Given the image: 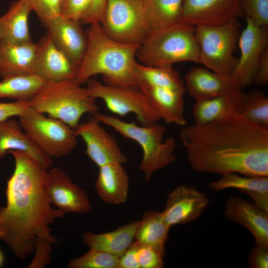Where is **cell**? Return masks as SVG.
<instances>
[{"label": "cell", "instance_id": "1", "mask_svg": "<svg viewBox=\"0 0 268 268\" xmlns=\"http://www.w3.org/2000/svg\"><path fill=\"white\" fill-rule=\"evenodd\" d=\"M8 153L15 167L6 183V204L0 207V241L20 260L34 253L28 268H44L50 263L53 246L58 243L50 226L66 213L51 203L48 169L24 152Z\"/></svg>", "mask_w": 268, "mask_h": 268}, {"label": "cell", "instance_id": "2", "mask_svg": "<svg viewBox=\"0 0 268 268\" xmlns=\"http://www.w3.org/2000/svg\"><path fill=\"white\" fill-rule=\"evenodd\" d=\"M180 139L195 171L268 176V127L240 116L185 126Z\"/></svg>", "mask_w": 268, "mask_h": 268}, {"label": "cell", "instance_id": "3", "mask_svg": "<svg viewBox=\"0 0 268 268\" xmlns=\"http://www.w3.org/2000/svg\"><path fill=\"white\" fill-rule=\"evenodd\" d=\"M86 32L87 46L75 80L82 84L93 76L101 74L106 84L136 87L134 71L139 46L112 39L100 23L90 24Z\"/></svg>", "mask_w": 268, "mask_h": 268}, {"label": "cell", "instance_id": "4", "mask_svg": "<svg viewBox=\"0 0 268 268\" xmlns=\"http://www.w3.org/2000/svg\"><path fill=\"white\" fill-rule=\"evenodd\" d=\"M199 56L196 27L179 22L151 30L139 46L136 59L145 66L170 67L180 62L199 63Z\"/></svg>", "mask_w": 268, "mask_h": 268}, {"label": "cell", "instance_id": "5", "mask_svg": "<svg viewBox=\"0 0 268 268\" xmlns=\"http://www.w3.org/2000/svg\"><path fill=\"white\" fill-rule=\"evenodd\" d=\"M92 116L101 123L111 127L126 138L139 145L143 151L139 170L147 182L154 173L175 161L176 140L173 137L164 139L166 132L164 126L158 123L149 126H138L134 122H125L99 112Z\"/></svg>", "mask_w": 268, "mask_h": 268}, {"label": "cell", "instance_id": "6", "mask_svg": "<svg viewBox=\"0 0 268 268\" xmlns=\"http://www.w3.org/2000/svg\"><path fill=\"white\" fill-rule=\"evenodd\" d=\"M29 103L36 111L47 114L73 130L79 125L83 115L86 113L93 115L99 112L96 99L75 79L46 82L29 100Z\"/></svg>", "mask_w": 268, "mask_h": 268}, {"label": "cell", "instance_id": "7", "mask_svg": "<svg viewBox=\"0 0 268 268\" xmlns=\"http://www.w3.org/2000/svg\"><path fill=\"white\" fill-rule=\"evenodd\" d=\"M238 19L219 25L196 26L199 63L217 73L231 76L238 60L234 55L240 32Z\"/></svg>", "mask_w": 268, "mask_h": 268}, {"label": "cell", "instance_id": "8", "mask_svg": "<svg viewBox=\"0 0 268 268\" xmlns=\"http://www.w3.org/2000/svg\"><path fill=\"white\" fill-rule=\"evenodd\" d=\"M19 118L24 132L50 157L66 156L75 148L74 130L63 122L47 117L30 106Z\"/></svg>", "mask_w": 268, "mask_h": 268}, {"label": "cell", "instance_id": "9", "mask_svg": "<svg viewBox=\"0 0 268 268\" xmlns=\"http://www.w3.org/2000/svg\"><path fill=\"white\" fill-rule=\"evenodd\" d=\"M100 24L112 39L139 46L151 31L142 0H107Z\"/></svg>", "mask_w": 268, "mask_h": 268}, {"label": "cell", "instance_id": "10", "mask_svg": "<svg viewBox=\"0 0 268 268\" xmlns=\"http://www.w3.org/2000/svg\"><path fill=\"white\" fill-rule=\"evenodd\" d=\"M85 83L89 94L102 99L113 114L123 117L133 113L143 126L151 125L161 120L147 97L137 87L110 85L93 78Z\"/></svg>", "mask_w": 268, "mask_h": 268}, {"label": "cell", "instance_id": "11", "mask_svg": "<svg viewBox=\"0 0 268 268\" xmlns=\"http://www.w3.org/2000/svg\"><path fill=\"white\" fill-rule=\"evenodd\" d=\"M246 22L238 42L240 56L231 74L241 89L253 83L261 57L268 47V27L259 26L248 18Z\"/></svg>", "mask_w": 268, "mask_h": 268}, {"label": "cell", "instance_id": "12", "mask_svg": "<svg viewBox=\"0 0 268 268\" xmlns=\"http://www.w3.org/2000/svg\"><path fill=\"white\" fill-rule=\"evenodd\" d=\"M74 132L77 137L82 138L86 154L98 167L111 163L123 164L128 160L115 137L107 132L93 116L80 123Z\"/></svg>", "mask_w": 268, "mask_h": 268}, {"label": "cell", "instance_id": "13", "mask_svg": "<svg viewBox=\"0 0 268 268\" xmlns=\"http://www.w3.org/2000/svg\"><path fill=\"white\" fill-rule=\"evenodd\" d=\"M243 16L240 0H183L180 22L219 25Z\"/></svg>", "mask_w": 268, "mask_h": 268}, {"label": "cell", "instance_id": "14", "mask_svg": "<svg viewBox=\"0 0 268 268\" xmlns=\"http://www.w3.org/2000/svg\"><path fill=\"white\" fill-rule=\"evenodd\" d=\"M77 68L47 34L36 43L33 74L46 82L74 79Z\"/></svg>", "mask_w": 268, "mask_h": 268}, {"label": "cell", "instance_id": "15", "mask_svg": "<svg viewBox=\"0 0 268 268\" xmlns=\"http://www.w3.org/2000/svg\"><path fill=\"white\" fill-rule=\"evenodd\" d=\"M209 202L206 195L196 187L179 185L168 194L162 215L170 227L187 224L198 218Z\"/></svg>", "mask_w": 268, "mask_h": 268}, {"label": "cell", "instance_id": "16", "mask_svg": "<svg viewBox=\"0 0 268 268\" xmlns=\"http://www.w3.org/2000/svg\"><path fill=\"white\" fill-rule=\"evenodd\" d=\"M47 189L51 203L56 208L66 213H86L92 210L87 194L59 168L48 171Z\"/></svg>", "mask_w": 268, "mask_h": 268}, {"label": "cell", "instance_id": "17", "mask_svg": "<svg viewBox=\"0 0 268 268\" xmlns=\"http://www.w3.org/2000/svg\"><path fill=\"white\" fill-rule=\"evenodd\" d=\"M46 27L47 34L78 67L88 43L86 32L83 30L80 23L60 15L50 21Z\"/></svg>", "mask_w": 268, "mask_h": 268}, {"label": "cell", "instance_id": "18", "mask_svg": "<svg viewBox=\"0 0 268 268\" xmlns=\"http://www.w3.org/2000/svg\"><path fill=\"white\" fill-rule=\"evenodd\" d=\"M184 83L190 96L195 101L242 91L232 76L201 67L191 69L185 76Z\"/></svg>", "mask_w": 268, "mask_h": 268}, {"label": "cell", "instance_id": "19", "mask_svg": "<svg viewBox=\"0 0 268 268\" xmlns=\"http://www.w3.org/2000/svg\"><path fill=\"white\" fill-rule=\"evenodd\" d=\"M224 215L247 228L256 244L268 246V212L254 203L231 196L226 202Z\"/></svg>", "mask_w": 268, "mask_h": 268}, {"label": "cell", "instance_id": "20", "mask_svg": "<svg viewBox=\"0 0 268 268\" xmlns=\"http://www.w3.org/2000/svg\"><path fill=\"white\" fill-rule=\"evenodd\" d=\"M147 97L162 119L167 123L185 126L184 96L186 91L145 84L137 86Z\"/></svg>", "mask_w": 268, "mask_h": 268}, {"label": "cell", "instance_id": "21", "mask_svg": "<svg viewBox=\"0 0 268 268\" xmlns=\"http://www.w3.org/2000/svg\"><path fill=\"white\" fill-rule=\"evenodd\" d=\"M22 130L19 122L13 119L0 124V159L5 157L9 151H21L31 156L49 169L53 163L52 158L46 154Z\"/></svg>", "mask_w": 268, "mask_h": 268}, {"label": "cell", "instance_id": "22", "mask_svg": "<svg viewBox=\"0 0 268 268\" xmlns=\"http://www.w3.org/2000/svg\"><path fill=\"white\" fill-rule=\"evenodd\" d=\"M208 187L215 191L234 189L247 194L254 203L268 212V176H249L235 173H226Z\"/></svg>", "mask_w": 268, "mask_h": 268}, {"label": "cell", "instance_id": "23", "mask_svg": "<svg viewBox=\"0 0 268 268\" xmlns=\"http://www.w3.org/2000/svg\"><path fill=\"white\" fill-rule=\"evenodd\" d=\"M99 168L95 188L99 197L110 204L125 202L128 198L129 181L122 164L111 163Z\"/></svg>", "mask_w": 268, "mask_h": 268}, {"label": "cell", "instance_id": "24", "mask_svg": "<svg viewBox=\"0 0 268 268\" xmlns=\"http://www.w3.org/2000/svg\"><path fill=\"white\" fill-rule=\"evenodd\" d=\"M36 43H14L0 40V77L33 74Z\"/></svg>", "mask_w": 268, "mask_h": 268}, {"label": "cell", "instance_id": "25", "mask_svg": "<svg viewBox=\"0 0 268 268\" xmlns=\"http://www.w3.org/2000/svg\"><path fill=\"white\" fill-rule=\"evenodd\" d=\"M138 223V221H133L103 233L86 231L82 234V239L89 249L120 258L133 243Z\"/></svg>", "mask_w": 268, "mask_h": 268}, {"label": "cell", "instance_id": "26", "mask_svg": "<svg viewBox=\"0 0 268 268\" xmlns=\"http://www.w3.org/2000/svg\"><path fill=\"white\" fill-rule=\"evenodd\" d=\"M32 8L26 0L12 2L6 12L0 16V40L14 43L32 41L28 17Z\"/></svg>", "mask_w": 268, "mask_h": 268}, {"label": "cell", "instance_id": "27", "mask_svg": "<svg viewBox=\"0 0 268 268\" xmlns=\"http://www.w3.org/2000/svg\"><path fill=\"white\" fill-rule=\"evenodd\" d=\"M242 91L196 101L193 113L195 123L205 124L239 116L237 107Z\"/></svg>", "mask_w": 268, "mask_h": 268}, {"label": "cell", "instance_id": "28", "mask_svg": "<svg viewBox=\"0 0 268 268\" xmlns=\"http://www.w3.org/2000/svg\"><path fill=\"white\" fill-rule=\"evenodd\" d=\"M170 228L162 212L146 211L141 220L138 221L134 239L140 245L152 248L165 255V243Z\"/></svg>", "mask_w": 268, "mask_h": 268}, {"label": "cell", "instance_id": "29", "mask_svg": "<svg viewBox=\"0 0 268 268\" xmlns=\"http://www.w3.org/2000/svg\"><path fill=\"white\" fill-rule=\"evenodd\" d=\"M136 86L139 84L164 87L186 91L184 81L178 71L173 67L147 66L136 62L134 71Z\"/></svg>", "mask_w": 268, "mask_h": 268}, {"label": "cell", "instance_id": "30", "mask_svg": "<svg viewBox=\"0 0 268 268\" xmlns=\"http://www.w3.org/2000/svg\"><path fill=\"white\" fill-rule=\"evenodd\" d=\"M46 82L42 78L32 73L5 77L0 81V99L29 101L41 90Z\"/></svg>", "mask_w": 268, "mask_h": 268}, {"label": "cell", "instance_id": "31", "mask_svg": "<svg viewBox=\"0 0 268 268\" xmlns=\"http://www.w3.org/2000/svg\"><path fill=\"white\" fill-rule=\"evenodd\" d=\"M151 30L180 22L183 0H142Z\"/></svg>", "mask_w": 268, "mask_h": 268}, {"label": "cell", "instance_id": "32", "mask_svg": "<svg viewBox=\"0 0 268 268\" xmlns=\"http://www.w3.org/2000/svg\"><path fill=\"white\" fill-rule=\"evenodd\" d=\"M237 113L250 122L268 127V98L259 90L242 92Z\"/></svg>", "mask_w": 268, "mask_h": 268}, {"label": "cell", "instance_id": "33", "mask_svg": "<svg viewBox=\"0 0 268 268\" xmlns=\"http://www.w3.org/2000/svg\"><path fill=\"white\" fill-rule=\"evenodd\" d=\"M119 258L99 250L89 249L82 256L71 259L69 268H118Z\"/></svg>", "mask_w": 268, "mask_h": 268}, {"label": "cell", "instance_id": "34", "mask_svg": "<svg viewBox=\"0 0 268 268\" xmlns=\"http://www.w3.org/2000/svg\"><path fill=\"white\" fill-rule=\"evenodd\" d=\"M243 16L261 27H268V0H240Z\"/></svg>", "mask_w": 268, "mask_h": 268}, {"label": "cell", "instance_id": "35", "mask_svg": "<svg viewBox=\"0 0 268 268\" xmlns=\"http://www.w3.org/2000/svg\"><path fill=\"white\" fill-rule=\"evenodd\" d=\"M41 22L46 26L60 15L62 0H26Z\"/></svg>", "mask_w": 268, "mask_h": 268}, {"label": "cell", "instance_id": "36", "mask_svg": "<svg viewBox=\"0 0 268 268\" xmlns=\"http://www.w3.org/2000/svg\"><path fill=\"white\" fill-rule=\"evenodd\" d=\"M93 0H62L60 15L80 23Z\"/></svg>", "mask_w": 268, "mask_h": 268}, {"label": "cell", "instance_id": "37", "mask_svg": "<svg viewBox=\"0 0 268 268\" xmlns=\"http://www.w3.org/2000/svg\"><path fill=\"white\" fill-rule=\"evenodd\" d=\"M164 256L152 248L139 244L138 259L140 268H163Z\"/></svg>", "mask_w": 268, "mask_h": 268}, {"label": "cell", "instance_id": "38", "mask_svg": "<svg viewBox=\"0 0 268 268\" xmlns=\"http://www.w3.org/2000/svg\"><path fill=\"white\" fill-rule=\"evenodd\" d=\"M29 106V101L0 102V124L11 117H20Z\"/></svg>", "mask_w": 268, "mask_h": 268}, {"label": "cell", "instance_id": "39", "mask_svg": "<svg viewBox=\"0 0 268 268\" xmlns=\"http://www.w3.org/2000/svg\"><path fill=\"white\" fill-rule=\"evenodd\" d=\"M248 264L252 268H268V246L256 244L250 251Z\"/></svg>", "mask_w": 268, "mask_h": 268}, {"label": "cell", "instance_id": "40", "mask_svg": "<svg viewBox=\"0 0 268 268\" xmlns=\"http://www.w3.org/2000/svg\"><path fill=\"white\" fill-rule=\"evenodd\" d=\"M107 0H93L88 10L80 21V23L91 24L101 23L105 9Z\"/></svg>", "mask_w": 268, "mask_h": 268}, {"label": "cell", "instance_id": "41", "mask_svg": "<svg viewBox=\"0 0 268 268\" xmlns=\"http://www.w3.org/2000/svg\"><path fill=\"white\" fill-rule=\"evenodd\" d=\"M139 244L133 242L123 255L119 258L118 268H140L138 259Z\"/></svg>", "mask_w": 268, "mask_h": 268}, {"label": "cell", "instance_id": "42", "mask_svg": "<svg viewBox=\"0 0 268 268\" xmlns=\"http://www.w3.org/2000/svg\"><path fill=\"white\" fill-rule=\"evenodd\" d=\"M253 83L262 86L268 83V47L261 57Z\"/></svg>", "mask_w": 268, "mask_h": 268}, {"label": "cell", "instance_id": "43", "mask_svg": "<svg viewBox=\"0 0 268 268\" xmlns=\"http://www.w3.org/2000/svg\"><path fill=\"white\" fill-rule=\"evenodd\" d=\"M4 263V256L3 252L0 249V268H1Z\"/></svg>", "mask_w": 268, "mask_h": 268}]
</instances>
